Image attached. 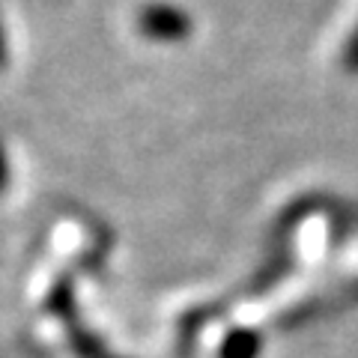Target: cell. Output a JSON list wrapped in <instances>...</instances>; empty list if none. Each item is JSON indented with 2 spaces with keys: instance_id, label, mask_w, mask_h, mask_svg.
I'll return each mask as SVG.
<instances>
[{
  "instance_id": "3",
  "label": "cell",
  "mask_w": 358,
  "mask_h": 358,
  "mask_svg": "<svg viewBox=\"0 0 358 358\" xmlns=\"http://www.w3.org/2000/svg\"><path fill=\"white\" fill-rule=\"evenodd\" d=\"M343 66L352 75H358V24H355V30L350 33V39H346V45H343Z\"/></svg>"
},
{
  "instance_id": "1",
  "label": "cell",
  "mask_w": 358,
  "mask_h": 358,
  "mask_svg": "<svg viewBox=\"0 0 358 358\" xmlns=\"http://www.w3.org/2000/svg\"><path fill=\"white\" fill-rule=\"evenodd\" d=\"M138 30L155 42H176V39H185L188 33H192V18H188L179 6L150 3V6L141 9Z\"/></svg>"
},
{
  "instance_id": "2",
  "label": "cell",
  "mask_w": 358,
  "mask_h": 358,
  "mask_svg": "<svg viewBox=\"0 0 358 358\" xmlns=\"http://www.w3.org/2000/svg\"><path fill=\"white\" fill-rule=\"evenodd\" d=\"M263 350V338L251 329L230 331L221 343V358H257Z\"/></svg>"
},
{
  "instance_id": "5",
  "label": "cell",
  "mask_w": 358,
  "mask_h": 358,
  "mask_svg": "<svg viewBox=\"0 0 358 358\" xmlns=\"http://www.w3.org/2000/svg\"><path fill=\"white\" fill-rule=\"evenodd\" d=\"M6 63V36H3V24H0V69Z\"/></svg>"
},
{
  "instance_id": "4",
  "label": "cell",
  "mask_w": 358,
  "mask_h": 358,
  "mask_svg": "<svg viewBox=\"0 0 358 358\" xmlns=\"http://www.w3.org/2000/svg\"><path fill=\"white\" fill-rule=\"evenodd\" d=\"M6 185H9V159H6L3 143H0V194L6 192Z\"/></svg>"
}]
</instances>
